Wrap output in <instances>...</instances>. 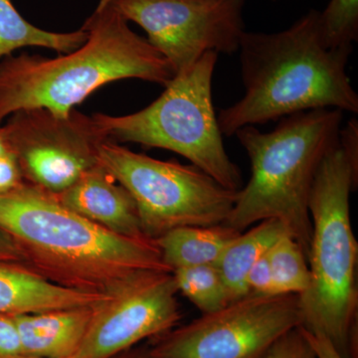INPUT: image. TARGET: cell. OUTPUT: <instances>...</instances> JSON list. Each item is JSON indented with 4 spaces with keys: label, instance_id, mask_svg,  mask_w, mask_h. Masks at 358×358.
Listing matches in <instances>:
<instances>
[{
    "label": "cell",
    "instance_id": "14",
    "mask_svg": "<svg viewBox=\"0 0 358 358\" xmlns=\"http://www.w3.org/2000/svg\"><path fill=\"white\" fill-rule=\"evenodd\" d=\"M96 307L13 315L20 334L21 355L40 358L74 357L83 343Z\"/></svg>",
    "mask_w": 358,
    "mask_h": 358
},
{
    "label": "cell",
    "instance_id": "16",
    "mask_svg": "<svg viewBox=\"0 0 358 358\" xmlns=\"http://www.w3.org/2000/svg\"><path fill=\"white\" fill-rule=\"evenodd\" d=\"M286 232L281 222L267 219L240 233L226 247L215 266L227 289L230 303L248 296L250 270Z\"/></svg>",
    "mask_w": 358,
    "mask_h": 358
},
{
    "label": "cell",
    "instance_id": "9",
    "mask_svg": "<svg viewBox=\"0 0 358 358\" xmlns=\"http://www.w3.org/2000/svg\"><path fill=\"white\" fill-rule=\"evenodd\" d=\"M140 25L148 43L174 74L186 72L207 52L233 54L243 36L245 0H110Z\"/></svg>",
    "mask_w": 358,
    "mask_h": 358
},
{
    "label": "cell",
    "instance_id": "22",
    "mask_svg": "<svg viewBox=\"0 0 358 358\" xmlns=\"http://www.w3.org/2000/svg\"><path fill=\"white\" fill-rule=\"evenodd\" d=\"M267 253L261 257L250 270L247 277V287H248L250 294H258V296L277 294Z\"/></svg>",
    "mask_w": 358,
    "mask_h": 358
},
{
    "label": "cell",
    "instance_id": "21",
    "mask_svg": "<svg viewBox=\"0 0 358 358\" xmlns=\"http://www.w3.org/2000/svg\"><path fill=\"white\" fill-rule=\"evenodd\" d=\"M264 358H315V357L300 326L282 336Z\"/></svg>",
    "mask_w": 358,
    "mask_h": 358
},
{
    "label": "cell",
    "instance_id": "25",
    "mask_svg": "<svg viewBox=\"0 0 358 358\" xmlns=\"http://www.w3.org/2000/svg\"><path fill=\"white\" fill-rule=\"evenodd\" d=\"M301 329H303L308 345L315 353V358H345L326 336L319 334L310 333V331H306L303 327Z\"/></svg>",
    "mask_w": 358,
    "mask_h": 358
},
{
    "label": "cell",
    "instance_id": "24",
    "mask_svg": "<svg viewBox=\"0 0 358 358\" xmlns=\"http://www.w3.org/2000/svg\"><path fill=\"white\" fill-rule=\"evenodd\" d=\"M23 180L24 179L15 157L13 155L0 157V193L13 189Z\"/></svg>",
    "mask_w": 358,
    "mask_h": 358
},
{
    "label": "cell",
    "instance_id": "1",
    "mask_svg": "<svg viewBox=\"0 0 358 358\" xmlns=\"http://www.w3.org/2000/svg\"><path fill=\"white\" fill-rule=\"evenodd\" d=\"M0 231L26 267L66 288L114 296L143 273L173 272L154 240L115 234L25 180L0 193Z\"/></svg>",
    "mask_w": 358,
    "mask_h": 358
},
{
    "label": "cell",
    "instance_id": "20",
    "mask_svg": "<svg viewBox=\"0 0 358 358\" xmlns=\"http://www.w3.org/2000/svg\"><path fill=\"white\" fill-rule=\"evenodd\" d=\"M320 26L327 48L353 47L358 39V0H331L320 13Z\"/></svg>",
    "mask_w": 358,
    "mask_h": 358
},
{
    "label": "cell",
    "instance_id": "15",
    "mask_svg": "<svg viewBox=\"0 0 358 358\" xmlns=\"http://www.w3.org/2000/svg\"><path fill=\"white\" fill-rule=\"evenodd\" d=\"M227 224L185 226L154 240L162 260L171 271L194 266L216 265L224 250L240 234Z\"/></svg>",
    "mask_w": 358,
    "mask_h": 358
},
{
    "label": "cell",
    "instance_id": "13",
    "mask_svg": "<svg viewBox=\"0 0 358 358\" xmlns=\"http://www.w3.org/2000/svg\"><path fill=\"white\" fill-rule=\"evenodd\" d=\"M114 296L66 288L24 265H0V313L15 315L94 307Z\"/></svg>",
    "mask_w": 358,
    "mask_h": 358
},
{
    "label": "cell",
    "instance_id": "3",
    "mask_svg": "<svg viewBox=\"0 0 358 358\" xmlns=\"http://www.w3.org/2000/svg\"><path fill=\"white\" fill-rule=\"evenodd\" d=\"M82 28L86 42L66 55L11 54L0 60V126L20 110L69 115L110 82L141 79L166 87L176 77L166 59L129 28L112 2L96 6Z\"/></svg>",
    "mask_w": 358,
    "mask_h": 358
},
{
    "label": "cell",
    "instance_id": "29",
    "mask_svg": "<svg viewBox=\"0 0 358 358\" xmlns=\"http://www.w3.org/2000/svg\"><path fill=\"white\" fill-rule=\"evenodd\" d=\"M7 358H40V357H28V355H15V357H7Z\"/></svg>",
    "mask_w": 358,
    "mask_h": 358
},
{
    "label": "cell",
    "instance_id": "5",
    "mask_svg": "<svg viewBox=\"0 0 358 358\" xmlns=\"http://www.w3.org/2000/svg\"><path fill=\"white\" fill-rule=\"evenodd\" d=\"M358 169L338 143L320 162L310 192V285L300 296L306 331L326 336L345 358H358V244L350 192Z\"/></svg>",
    "mask_w": 358,
    "mask_h": 358
},
{
    "label": "cell",
    "instance_id": "30",
    "mask_svg": "<svg viewBox=\"0 0 358 358\" xmlns=\"http://www.w3.org/2000/svg\"><path fill=\"white\" fill-rule=\"evenodd\" d=\"M110 1V0H100V2H99L98 6H103V4L108 3V2Z\"/></svg>",
    "mask_w": 358,
    "mask_h": 358
},
{
    "label": "cell",
    "instance_id": "2",
    "mask_svg": "<svg viewBox=\"0 0 358 358\" xmlns=\"http://www.w3.org/2000/svg\"><path fill=\"white\" fill-rule=\"evenodd\" d=\"M352 50L327 48L317 10L282 31H245L238 50L245 95L219 113L221 134L232 136L243 127L306 110L357 114L358 95L346 73Z\"/></svg>",
    "mask_w": 358,
    "mask_h": 358
},
{
    "label": "cell",
    "instance_id": "17",
    "mask_svg": "<svg viewBox=\"0 0 358 358\" xmlns=\"http://www.w3.org/2000/svg\"><path fill=\"white\" fill-rule=\"evenodd\" d=\"M88 33H57L40 29L18 13L11 0H0V60L23 47H42L59 53H70L86 42Z\"/></svg>",
    "mask_w": 358,
    "mask_h": 358
},
{
    "label": "cell",
    "instance_id": "27",
    "mask_svg": "<svg viewBox=\"0 0 358 358\" xmlns=\"http://www.w3.org/2000/svg\"><path fill=\"white\" fill-rule=\"evenodd\" d=\"M115 358H152L150 357V352H148V348L147 350H134L131 352V350L128 352L122 353Z\"/></svg>",
    "mask_w": 358,
    "mask_h": 358
},
{
    "label": "cell",
    "instance_id": "11",
    "mask_svg": "<svg viewBox=\"0 0 358 358\" xmlns=\"http://www.w3.org/2000/svg\"><path fill=\"white\" fill-rule=\"evenodd\" d=\"M173 272H145L96 306L73 358H115L178 326L181 310Z\"/></svg>",
    "mask_w": 358,
    "mask_h": 358
},
{
    "label": "cell",
    "instance_id": "10",
    "mask_svg": "<svg viewBox=\"0 0 358 358\" xmlns=\"http://www.w3.org/2000/svg\"><path fill=\"white\" fill-rule=\"evenodd\" d=\"M2 127L23 179L55 194L98 164L99 148L110 140L94 115L75 110L67 115L43 108L20 110Z\"/></svg>",
    "mask_w": 358,
    "mask_h": 358
},
{
    "label": "cell",
    "instance_id": "31",
    "mask_svg": "<svg viewBox=\"0 0 358 358\" xmlns=\"http://www.w3.org/2000/svg\"><path fill=\"white\" fill-rule=\"evenodd\" d=\"M274 1H275V0H274Z\"/></svg>",
    "mask_w": 358,
    "mask_h": 358
},
{
    "label": "cell",
    "instance_id": "6",
    "mask_svg": "<svg viewBox=\"0 0 358 358\" xmlns=\"http://www.w3.org/2000/svg\"><path fill=\"white\" fill-rule=\"evenodd\" d=\"M217 59V52L205 53L190 69L174 77L145 109L94 117L110 140L176 152L228 189L239 192L243 186L241 173L224 148L212 101Z\"/></svg>",
    "mask_w": 358,
    "mask_h": 358
},
{
    "label": "cell",
    "instance_id": "26",
    "mask_svg": "<svg viewBox=\"0 0 358 358\" xmlns=\"http://www.w3.org/2000/svg\"><path fill=\"white\" fill-rule=\"evenodd\" d=\"M18 264L24 265V259L13 240L0 231V265Z\"/></svg>",
    "mask_w": 358,
    "mask_h": 358
},
{
    "label": "cell",
    "instance_id": "8",
    "mask_svg": "<svg viewBox=\"0 0 358 358\" xmlns=\"http://www.w3.org/2000/svg\"><path fill=\"white\" fill-rule=\"evenodd\" d=\"M299 294H248L152 339V358H264L301 326Z\"/></svg>",
    "mask_w": 358,
    "mask_h": 358
},
{
    "label": "cell",
    "instance_id": "12",
    "mask_svg": "<svg viewBox=\"0 0 358 358\" xmlns=\"http://www.w3.org/2000/svg\"><path fill=\"white\" fill-rule=\"evenodd\" d=\"M55 195L71 210L115 234L148 239L141 228L133 197L99 164Z\"/></svg>",
    "mask_w": 358,
    "mask_h": 358
},
{
    "label": "cell",
    "instance_id": "28",
    "mask_svg": "<svg viewBox=\"0 0 358 358\" xmlns=\"http://www.w3.org/2000/svg\"><path fill=\"white\" fill-rule=\"evenodd\" d=\"M10 148L7 143L6 133H4L3 127L0 126V157L10 155Z\"/></svg>",
    "mask_w": 358,
    "mask_h": 358
},
{
    "label": "cell",
    "instance_id": "23",
    "mask_svg": "<svg viewBox=\"0 0 358 358\" xmlns=\"http://www.w3.org/2000/svg\"><path fill=\"white\" fill-rule=\"evenodd\" d=\"M21 355V343L13 315L0 313V358Z\"/></svg>",
    "mask_w": 358,
    "mask_h": 358
},
{
    "label": "cell",
    "instance_id": "7",
    "mask_svg": "<svg viewBox=\"0 0 358 358\" xmlns=\"http://www.w3.org/2000/svg\"><path fill=\"white\" fill-rule=\"evenodd\" d=\"M98 164L133 197L150 240L176 228L225 223L236 200L238 192L193 164L152 159L112 140L99 148Z\"/></svg>",
    "mask_w": 358,
    "mask_h": 358
},
{
    "label": "cell",
    "instance_id": "18",
    "mask_svg": "<svg viewBox=\"0 0 358 358\" xmlns=\"http://www.w3.org/2000/svg\"><path fill=\"white\" fill-rule=\"evenodd\" d=\"M275 294H303L310 285L308 257L288 232L278 238L267 253Z\"/></svg>",
    "mask_w": 358,
    "mask_h": 358
},
{
    "label": "cell",
    "instance_id": "19",
    "mask_svg": "<svg viewBox=\"0 0 358 358\" xmlns=\"http://www.w3.org/2000/svg\"><path fill=\"white\" fill-rule=\"evenodd\" d=\"M173 275L178 293L192 301L202 315L230 303L227 289L215 265L176 268Z\"/></svg>",
    "mask_w": 358,
    "mask_h": 358
},
{
    "label": "cell",
    "instance_id": "4",
    "mask_svg": "<svg viewBox=\"0 0 358 358\" xmlns=\"http://www.w3.org/2000/svg\"><path fill=\"white\" fill-rule=\"evenodd\" d=\"M343 117L336 109L310 110L282 117L268 133L254 126L238 129L235 136L248 155L251 176L237 192L225 224L243 232L275 219L308 257L313 180L324 155L338 143Z\"/></svg>",
    "mask_w": 358,
    "mask_h": 358
}]
</instances>
